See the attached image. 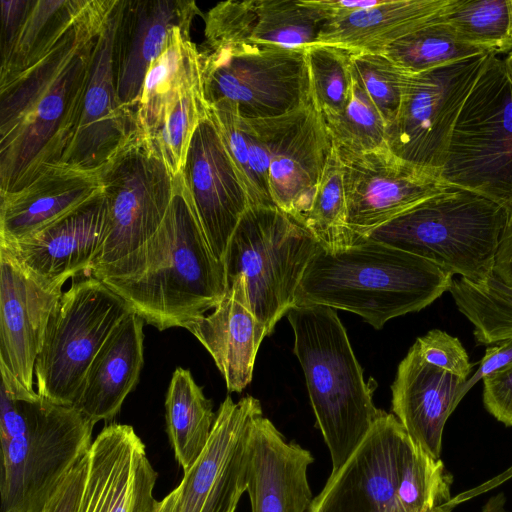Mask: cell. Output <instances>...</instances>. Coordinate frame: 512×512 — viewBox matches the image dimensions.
<instances>
[{
  "instance_id": "cell-1",
  "label": "cell",
  "mask_w": 512,
  "mask_h": 512,
  "mask_svg": "<svg viewBox=\"0 0 512 512\" xmlns=\"http://www.w3.org/2000/svg\"><path fill=\"white\" fill-rule=\"evenodd\" d=\"M119 0H77L22 70L0 78V195L61 162L80 116L95 46Z\"/></svg>"
},
{
  "instance_id": "cell-2",
  "label": "cell",
  "mask_w": 512,
  "mask_h": 512,
  "mask_svg": "<svg viewBox=\"0 0 512 512\" xmlns=\"http://www.w3.org/2000/svg\"><path fill=\"white\" fill-rule=\"evenodd\" d=\"M90 274L160 331L187 328L214 309L228 289L225 266L207 242L180 174L153 236L120 260L93 267Z\"/></svg>"
},
{
  "instance_id": "cell-3",
  "label": "cell",
  "mask_w": 512,
  "mask_h": 512,
  "mask_svg": "<svg viewBox=\"0 0 512 512\" xmlns=\"http://www.w3.org/2000/svg\"><path fill=\"white\" fill-rule=\"evenodd\" d=\"M453 274L405 251L360 238L337 250L321 247L296 292L295 305L353 312L375 329L418 312L449 290Z\"/></svg>"
},
{
  "instance_id": "cell-4",
  "label": "cell",
  "mask_w": 512,
  "mask_h": 512,
  "mask_svg": "<svg viewBox=\"0 0 512 512\" xmlns=\"http://www.w3.org/2000/svg\"><path fill=\"white\" fill-rule=\"evenodd\" d=\"M293 352L304 371L307 390L332 469L338 471L383 414L373 402L374 387L363 371L335 309L292 307Z\"/></svg>"
},
{
  "instance_id": "cell-5",
  "label": "cell",
  "mask_w": 512,
  "mask_h": 512,
  "mask_svg": "<svg viewBox=\"0 0 512 512\" xmlns=\"http://www.w3.org/2000/svg\"><path fill=\"white\" fill-rule=\"evenodd\" d=\"M94 425L74 406L1 389V512H42L89 450Z\"/></svg>"
},
{
  "instance_id": "cell-6",
  "label": "cell",
  "mask_w": 512,
  "mask_h": 512,
  "mask_svg": "<svg viewBox=\"0 0 512 512\" xmlns=\"http://www.w3.org/2000/svg\"><path fill=\"white\" fill-rule=\"evenodd\" d=\"M508 223L507 212L495 202L450 186L375 228L365 238L479 283L494 274Z\"/></svg>"
},
{
  "instance_id": "cell-7",
  "label": "cell",
  "mask_w": 512,
  "mask_h": 512,
  "mask_svg": "<svg viewBox=\"0 0 512 512\" xmlns=\"http://www.w3.org/2000/svg\"><path fill=\"white\" fill-rule=\"evenodd\" d=\"M321 247L303 224L276 206L249 207L242 216L223 264L227 284L242 279L266 336L295 306L302 276Z\"/></svg>"
},
{
  "instance_id": "cell-8",
  "label": "cell",
  "mask_w": 512,
  "mask_h": 512,
  "mask_svg": "<svg viewBox=\"0 0 512 512\" xmlns=\"http://www.w3.org/2000/svg\"><path fill=\"white\" fill-rule=\"evenodd\" d=\"M440 175L495 202L512 222V84L502 56L488 55L457 117Z\"/></svg>"
},
{
  "instance_id": "cell-9",
  "label": "cell",
  "mask_w": 512,
  "mask_h": 512,
  "mask_svg": "<svg viewBox=\"0 0 512 512\" xmlns=\"http://www.w3.org/2000/svg\"><path fill=\"white\" fill-rule=\"evenodd\" d=\"M130 312L126 302L98 278L74 282L48 322L34 371L38 395L55 404L74 406L94 357Z\"/></svg>"
},
{
  "instance_id": "cell-10",
  "label": "cell",
  "mask_w": 512,
  "mask_h": 512,
  "mask_svg": "<svg viewBox=\"0 0 512 512\" xmlns=\"http://www.w3.org/2000/svg\"><path fill=\"white\" fill-rule=\"evenodd\" d=\"M100 173L106 228L91 269L118 261L148 241L163 222L176 189V178L141 132Z\"/></svg>"
},
{
  "instance_id": "cell-11",
  "label": "cell",
  "mask_w": 512,
  "mask_h": 512,
  "mask_svg": "<svg viewBox=\"0 0 512 512\" xmlns=\"http://www.w3.org/2000/svg\"><path fill=\"white\" fill-rule=\"evenodd\" d=\"M305 49H204L208 103L226 100L249 120L279 117L305 106L312 102Z\"/></svg>"
},
{
  "instance_id": "cell-12",
  "label": "cell",
  "mask_w": 512,
  "mask_h": 512,
  "mask_svg": "<svg viewBox=\"0 0 512 512\" xmlns=\"http://www.w3.org/2000/svg\"><path fill=\"white\" fill-rule=\"evenodd\" d=\"M489 54L409 73L398 113L386 127L388 149L404 161L440 172L457 117Z\"/></svg>"
},
{
  "instance_id": "cell-13",
  "label": "cell",
  "mask_w": 512,
  "mask_h": 512,
  "mask_svg": "<svg viewBox=\"0 0 512 512\" xmlns=\"http://www.w3.org/2000/svg\"><path fill=\"white\" fill-rule=\"evenodd\" d=\"M63 285L37 276L0 248L1 386L15 398L39 397L35 364Z\"/></svg>"
},
{
  "instance_id": "cell-14",
  "label": "cell",
  "mask_w": 512,
  "mask_h": 512,
  "mask_svg": "<svg viewBox=\"0 0 512 512\" xmlns=\"http://www.w3.org/2000/svg\"><path fill=\"white\" fill-rule=\"evenodd\" d=\"M336 151L343 165L347 226L358 238L452 186L440 172L404 161L388 147Z\"/></svg>"
},
{
  "instance_id": "cell-15",
  "label": "cell",
  "mask_w": 512,
  "mask_h": 512,
  "mask_svg": "<svg viewBox=\"0 0 512 512\" xmlns=\"http://www.w3.org/2000/svg\"><path fill=\"white\" fill-rule=\"evenodd\" d=\"M251 122L270 152L269 187L276 207L304 224L334 148L322 114L310 102Z\"/></svg>"
},
{
  "instance_id": "cell-16",
  "label": "cell",
  "mask_w": 512,
  "mask_h": 512,
  "mask_svg": "<svg viewBox=\"0 0 512 512\" xmlns=\"http://www.w3.org/2000/svg\"><path fill=\"white\" fill-rule=\"evenodd\" d=\"M260 415L261 403L252 396L225 398L206 447L177 486L173 512H236L247 490L248 432Z\"/></svg>"
},
{
  "instance_id": "cell-17",
  "label": "cell",
  "mask_w": 512,
  "mask_h": 512,
  "mask_svg": "<svg viewBox=\"0 0 512 512\" xmlns=\"http://www.w3.org/2000/svg\"><path fill=\"white\" fill-rule=\"evenodd\" d=\"M408 439L398 419L384 411L307 512H399L396 489Z\"/></svg>"
},
{
  "instance_id": "cell-18",
  "label": "cell",
  "mask_w": 512,
  "mask_h": 512,
  "mask_svg": "<svg viewBox=\"0 0 512 512\" xmlns=\"http://www.w3.org/2000/svg\"><path fill=\"white\" fill-rule=\"evenodd\" d=\"M122 6L119 0L98 37L79 120L61 160L85 170L100 171L140 133L116 90L114 46Z\"/></svg>"
},
{
  "instance_id": "cell-19",
  "label": "cell",
  "mask_w": 512,
  "mask_h": 512,
  "mask_svg": "<svg viewBox=\"0 0 512 512\" xmlns=\"http://www.w3.org/2000/svg\"><path fill=\"white\" fill-rule=\"evenodd\" d=\"M207 242L223 262L249 198L211 114L197 126L180 172Z\"/></svg>"
},
{
  "instance_id": "cell-20",
  "label": "cell",
  "mask_w": 512,
  "mask_h": 512,
  "mask_svg": "<svg viewBox=\"0 0 512 512\" xmlns=\"http://www.w3.org/2000/svg\"><path fill=\"white\" fill-rule=\"evenodd\" d=\"M202 17L205 50L306 48L317 43L329 20L316 0H228Z\"/></svg>"
},
{
  "instance_id": "cell-21",
  "label": "cell",
  "mask_w": 512,
  "mask_h": 512,
  "mask_svg": "<svg viewBox=\"0 0 512 512\" xmlns=\"http://www.w3.org/2000/svg\"><path fill=\"white\" fill-rule=\"evenodd\" d=\"M157 473L145 445L126 424H110L92 441L77 512H155Z\"/></svg>"
},
{
  "instance_id": "cell-22",
  "label": "cell",
  "mask_w": 512,
  "mask_h": 512,
  "mask_svg": "<svg viewBox=\"0 0 512 512\" xmlns=\"http://www.w3.org/2000/svg\"><path fill=\"white\" fill-rule=\"evenodd\" d=\"M196 15L203 13L190 0H123L114 46L116 90L123 107L135 116L150 65L171 31L191 27Z\"/></svg>"
},
{
  "instance_id": "cell-23",
  "label": "cell",
  "mask_w": 512,
  "mask_h": 512,
  "mask_svg": "<svg viewBox=\"0 0 512 512\" xmlns=\"http://www.w3.org/2000/svg\"><path fill=\"white\" fill-rule=\"evenodd\" d=\"M247 490L251 512H307L313 500L308 468L312 453L288 441L263 415L247 437Z\"/></svg>"
},
{
  "instance_id": "cell-24",
  "label": "cell",
  "mask_w": 512,
  "mask_h": 512,
  "mask_svg": "<svg viewBox=\"0 0 512 512\" xmlns=\"http://www.w3.org/2000/svg\"><path fill=\"white\" fill-rule=\"evenodd\" d=\"M106 228L103 194L41 230L15 242L0 243L37 276L63 283L89 271L102 245Z\"/></svg>"
},
{
  "instance_id": "cell-25",
  "label": "cell",
  "mask_w": 512,
  "mask_h": 512,
  "mask_svg": "<svg viewBox=\"0 0 512 512\" xmlns=\"http://www.w3.org/2000/svg\"><path fill=\"white\" fill-rule=\"evenodd\" d=\"M102 194L100 171L49 164L26 186L0 195V243L21 240Z\"/></svg>"
},
{
  "instance_id": "cell-26",
  "label": "cell",
  "mask_w": 512,
  "mask_h": 512,
  "mask_svg": "<svg viewBox=\"0 0 512 512\" xmlns=\"http://www.w3.org/2000/svg\"><path fill=\"white\" fill-rule=\"evenodd\" d=\"M466 381L427 363L415 344L398 365L391 386L393 415L434 459H441L444 426L464 398Z\"/></svg>"
},
{
  "instance_id": "cell-27",
  "label": "cell",
  "mask_w": 512,
  "mask_h": 512,
  "mask_svg": "<svg viewBox=\"0 0 512 512\" xmlns=\"http://www.w3.org/2000/svg\"><path fill=\"white\" fill-rule=\"evenodd\" d=\"M213 311L187 326L212 356L229 392H241L251 382L255 358L266 337L253 314L242 279L228 284Z\"/></svg>"
},
{
  "instance_id": "cell-28",
  "label": "cell",
  "mask_w": 512,
  "mask_h": 512,
  "mask_svg": "<svg viewBox=\"0 0 512 512\" xmlns=\"http://www.w3.org/2000/svg\"><path fill=\"white\" fill-rule=\"evenodd\" d=\"M144 320L127 314L97 352L74 404L94 424L111 420L138 383L144 364Z\"/></svg>"
},
{
  "instance_id": "cell-29",
  "label": "cell",
  "mask_w": 512,
  "mask_h": 512,
  "mask_svg": "<svg viewBox=\"0 0 512 512\" xmlns=\"http://www.w3.org/2000/svg\"><path fill=\"white\" fill-rule=\"evenodd\" d=\"M452 0H383L341 18L329 19L317 43L356 52L383 53L402 38L438 19Z\"/></svg>"
},
{
  "instance_id": "cell-30",
  "label": "cell",
  "mask_w": 512,
  "mask_h": 512,
  "mask_svg": "<svg viewBox=\"0 0 512 512\" xmlns=\"http://www.w3.org/2000/svg\"><path fill=\"white\" fill-rule=\"evenodd\" d=\"M190 30L174 28L147 71L136 113L139 130L147 140L182 98L203 83V53L192 42Z\"/></svg>"
},
{
  "instance_id": "cell-31",
  "label": "cell",
  "mask_w": 512,
  "mask_h": 512,
  "mask_svg": "<svg viewBox=\"0 0 512 512\" xmlns=\"http://www.w3.org/2000/svg\"><path fill=\"white\" fill-rule=\"evenodd\" d=\"M167 433L175 459L187 471L206 447L216 419L212 401L189 370L176 368L165 400Z\"/></svg>"
},
{
  "instance_id": "cell-32",
  "label": "cell",
  "mask_w": 512,
  "mask_h": 512,
  "mask_svg": "<svg viewBox=\"0 0 512 512\" xmlns=\"http://www.w3.org/2000/svg\"><path fill=\"white\" fill-rule=\"evenodd\" d=\"M210 105V114L225 143L247 192L250 207L276 206L269 187L270 152L249 119L236 107L220 100Z\"/></svg>"
},
{
  "instance_id": "cell-33",
  "label": "cell",
  "mask_w": 512,
  "mask_h": 512,
  "mask_svg": "<svg viewBox=\"0 0 512 512\" xmlns=\"http://www.w3.org/2000/svg\"><path fill=\"white\" fill-rule=\"evenodd\" d=\"M457 309L473 325L477 345H491L512 339V285L495 273L475 283L453 278L449 287Z\"/></svg>"
},
{
  "instance_id": "cell-34",
  "label": "cell",
  "mask_w": 512,
  "mask_h": 512,
  "mask_svg": "<svg viewBox=\"0 0 512 512\" xmlns=\"http://www.w3.org/2000/svg\"><path fill=\"white\" fill-rule=\"evenodd\" d=\"M442 19L484 52L505 56L512 50V0H452Z\"/></svg>"
},
{
  "instance_id": "cell-35",
  "label": "cell",
  "mask_w": 512,
  "mask_h": 512,
  "mask_svg": "<svg viewBox=\"0 0 512 512\" xmlns=\"http://www.w3.org/2000/svg\"><path fill=\"white\" fill-rule=\"evenodd\" d=\"M442 15L432 23L395 42L383 54L403 70L409 73H420L487 53L462 41L453 28L443 21Z\"/></svg>"
},
{
  "instance_id": "cell-36",
  "label": "cell",
  "mask_w": 512,
  "mask_h": 512,
  "mask_svg": "<svg viewBox=\"0 0 512 512\" xmlns=\"http://www.w3.org/2000/svg\"><path fill=\"white\" fill-rule=\"evenodd\" d=\"M303 225L327 250L345 248L360 239L347 226L343 165L335 147Z\"/></svg>"
},
{
  "instance_id": "cell-37",
  "label": "cell",
  "mask_w": 512,
  "mask_h": 512,
  "mask_svg": "<svg viewBox=\"0 0 512 512\" xmlns=\"http://www.w3.org/2000/svg\"><path fill=\"white\" fill-rule=\"evenodd\" d=\"M353 50L315 43L305 49L311 100L322 115L341 112L352 91Z\"/></svg>"
},
{
  "instance_id": "cell-38",
  "label": "cell",
  "mask_w": 512,
  "mask_h": 512,
  "mask_svg": "<svg viewBox=\"0 0 512 512\" xmlns=\"http://www.w3.org/2000/svg\"><path fill=\"white\" fill-rule=\"evenodd\" d=\"M322 116L336 149L364 153L387 147L386 125L354 77L351 95L344 109L337 114Z\"/></svg>"
},
{
  "instance_id": "cell-39",
  "label": "cell",
  "mask_w": 512,
  "mask_h": 512,
  "mask_svg": "<svg viewBox=\"0 0 512 512\" xmlns=\"http://www.w3.org/2000/svg\"><path fill=\"white\" fill-rule=\"evenodd\" d=\"M76 0H30L7 51L1 54L0 78L22 70L70 17Z\"/></svg>"
},
{
  "instance_id": "cell-40",
  "label": "cell",
  "mask_w": 512,
  "mask_h": 512,
  "mask_svg": "<svg viewBox=\"0 0 512 512\" xmlns=\"http://www.w3.org/2000/svg\"><path fill=\"white\" fill-rule=\"evenodd\" d=\"M351 70L389 126L398 113L409 72L383 53L356 51L351 57Z\"/></svg>"
},
{
  "instance_id": "cell-41",
  "label": "cell",
  "mask_w": 512,
  "mask_h": 512,
  "mask_svg": "<svg viewBox=\"0 0 512 512\" xmlns=\"http://www.w3.org/2000/svg\"><path fill=\"white\" fill-rule=\"evenodd\" d=\"M421 357L429 364L467 380L473 365L457 337L439 329L430 330L414 343Z\"/></svg>"
},
{
  "instance_id": "cell-42",
  "label": "cell",
  "mask_w": 512,
  "mask_h": 512,
  "mask_svg": "<svg viewBox=\"0 0 512 512\" xmlns=\"http://www.w3.org/2000/svg\"><path fill=\"white\" fill-rule=\"evenodd\" d=\"M482 380L485 409L497 421L512 427V364Z\"/></svg>"
},
{
  "instance_id": "cell-43",
  "label": "cell",
  "mask_w": 512,
  "mask_h": 512,
  "mask_svg": "<svg viewBox=\"0 0 512 512\" xmlns=\"http://www.w3.org/2000/svg\"><path fill=\"white\" fill-rule=\"evenodd\" d=\"M88 451L76 463L42 512H77L87 473Z\"/></svg>"
},
{
  "instance_id": "cell-44",
  "label": "cell",
  "mask_w": 512,
  "mask_h": 512,
  "mask_svg": "<svg viewBox=\"0 0 512 512\" xmlns=\"http://www.w3.org/2000/svg\"><path fill=\"white\" fill-rule=\"evenodd\" d=\"M478 364V369L470 378L467 379L464 385L462 392L463 396H465L467 392L485 376L512 364V339L487 347L483 358Z\"/></svg>"
},
{
  "instance_id": "cell-45",
  "label": "cell",
  "mask_w": 512,
  "mask_h": 512,
  "mask_svg": "<svg viewBox=\"0 0 512 512\" xmlns=\"http://www.w3.org/2000/svg\"><path fill=\"white\" fill-rule=\"evenodd\" d=\"M30 0H1V54L8 50L27 12Z\"/></svg>"
},
{
  "instance_id": "cell-46",
  "label": "cell",
  "mask_w": 512,
  "mask_h": 512,
  "mask_svg": "<svg viewBox=\"0 0 512 512\" xmlns=\"http://www.w3.org/2000/svg\"><path fill=\"white\" fill-rule=\"evenodd\" d=\"M383 0H316L319 7L324 10L329 19L341 18L351 13L374 7Z\"/></svg>"
},
{
  "instance_id": "cell-47",
  "label": "cell",
  "mask_w": 512,
  "mask_h": 512,
  "mask_svg": "<svg viewBox=\"0 0 512 512\" xmlns=\"http://www.w3.org/2000/svg\"><path fill=\"white\" fill-rule=\"evenodd\" d=\"M512 270V222L508 223L498 249L494 273L499 275Z\"/></svg>"
},
{
  "instance_id": "cell-48",
  "label": "cell",
  "mask_w": 512,
  "mask_h": 512,
  "mask_svg": "<svg viewBox=\"0 0 512 512\" xmlns=\"http://www.w3.org/2000/svg\"><path fill=\"white\" fill-rule=\"evenodd\" d=\"M506 497L503 493H498L490 497L482 506L479 512H509L506 509Z\"/></svg>"
},
{
  "instance_id": "cell-49",
  "label": "cell",
  "mask_w": 512,
  "mask_h": 512,
  "mask_svg": "<svg viewBox=\"0 0 512 512\" xmlns=\"http://www.w3.org/2000/svg\"><path fill=\"white\" fill-rule=\"evenodd\" d=\"M178 489H173L167 496L158 502L156 512H173L177 500Z\"/></svg>"
},
{
  "instance_id": "cell-50",
  "label": "cell",
  "mask_w": 512,
  "mask_h": 512,
  "mask_svg": "<svg viewBox=\"0 0 512 512\" xmlns=\"http://www.w3.org/2000/svg\"><path fill=\"white\" fill-rule=\"evenodd\" d=\"M503 58L504 67L506 70V74L512 84V50L506 54Z\"/></svg>"
},
{
  "instance_id": "cell-51",
  "label": "cell",
  "mask_w": 512,
  "mask_h": 512,
  "mask_svg": "<svg viewBox=\"0 0 512 512\" xmlns=\"http://www.w3.org/2000/svg\"><path fill=\"white\" fill-rule=\"evenodd\" d=\"M504 282L512 285V270L498 275Z\"/></svg>"
},
{
  "instance_id": "cell-52",
  "label": "cell",
  "mask_w": 512,
  "mask_h": 512,
  "mask_svg": "<svg viewBox=\"0 0 512 512\" xmlns=\"http://www.w3.org/2000/svg\"><path fill=\"white\" fill-rule=\"evenodd\" d=\"M156 512V511H155Z\"/></svg>"
}]
</instances>
